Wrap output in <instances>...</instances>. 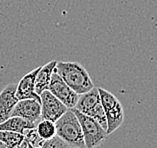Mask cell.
Here are the masks:
<instances>
[{
  "label": "cell",
  "instance_id": "1",
  "mask_svg": "<svg viewBox=\"0 0 157 148\" xmlns=\"http://www.w3.org/2000/svg\"><path fill=\"white\" fill-rule=\"evenodd\" d=\"M54 72L77 94H83L94 87L88 71L81 63L73 61H57Z\"/></svg>",
  "mask_w": 157,
  "mask_h": 148
},
{
  "label": "cell",
  "instance_id": "2",
  "mask_svg": "<svg viewBox=\"0 0 157 148\" xmlns=\"http://www.w3.org/2000/svg\"><path fill=\"white\" fill-rule=\"evenodd\" d=\"M56 135L68 145L75 148H85L81 125L73 110L68 108L64 114L55 121Z\"/></svg>",
  "mask_w": 157,
  "mask_h": 148
},
{
  "label": "cell",
  "instance_id": "3",
  "mask_svg": "<svg viewBox=\"0 0 157 148\" xmlns=\"http://www.w3.org/2000/svg\"><path fill=\"white\" fill-rule=\"evenodd\" d=\"M74 108L83 113V114L92 117L105 130H107L106 116L104 109L102 107L100 95H99L97 87L94 86L91 90L83 94H80Z\"/></svg>",
  "mask_w": 157,
  "mask_h": 148
},
{
  "label": "cell",
  "instance_id": "4",
  "mask_svg": "<svg viewBox=\"0 0 157 148\" xmlns=\"http://www.w3.org/2000/svg\"><path fill=\"white\" fill-rule=\"evenodd\" d=\"M81 125L85 148H96L107 139V132L92 117L83 114L77 109L71 108Z\"/></svg>",
  "mask_w": 157,
  "mask_h": 148
},
{
  "label": "cell",
  "instance_id": "5",
  "mask_svg": "<svg viewBox=\"0 0 157 148\" xmlns=\"http://www.w3.org/2000/svg\"><path fill=\"white\" fill-rule=\"evenodd\" d=\"M48 90L57 99H59L62 102L67 108L71 109L75 107L79 98V94L72 90L56 72H53Z\"/></svg>",
  "mask_w": 157,
  "mask_h": 148
},
{
  "label": "cell",
  "instance_id": "6",
  "mask_svg": "<svg viewBox=\"0 0 157 148\" xmlns=\"http://www.w3.org/2000/svg\"><path fill=\"white\" fill-rule=\"evenodd\" d=\"M41 118L55 121L62 116L68 109L62 102L53 95L49 90H44L40 93Z\"/></svg>",
  "mask_w": 157,
  "mask_h": 148
},
{
  "label": "cell",
  "instance_id": "7",
  "mask_svg": "<svg viewBox=\"0 0 157 148\" xmlns=\"http://www.w3.org/2000/svg\"><path fill=\"white\" fill-rule=\"evenodd\" d=\"M11 116L21 117L37 125L42 120L40 101L37 99L18 100L11 112Z\"/></svg>",
  "mask_w": 157,
  "mask_h": 148
},
{
  "label": "cell",
  "instance_id": "8",
  "mask_svg": "<svg viewBox=\"0 0 157 148\" xmlns=\"http://www.w3.org/2000/svg\"><path fill=\"white\" fill-rule=\"evenodd\" d=\"M40 69V66L28 72L20 79L16 87L15 95L18 100L21 99H37L40 101V96L35 92V78Z\"/></svg>",
  "mask_w": 157,
  "mask_h": 148
},
{
  "label": "cell",
  "instance_id": "9",
  "mask_svg": "<svg viewBox=\"0 0 157 148\" xmlns=\"http://www.w3.org/2000/svg\"><path fill=\"white\" fill-rule=\"evenodd\" d=\"M16 87V83H9L0 92V123L11 116V112L18 102V98L15 95Z\"/></svg>",
  "mask_w": 157,
  "mask_h": 148
},
{
  "label": "cell",
  "instance_id": "10",
  "mask_svg": "<svg viewBox=\"0 0 157 148\" xmlns=\"http://www.w3.org/2000/svg\"><path fill=\"white\" fill-rule=\"evenodd\" d=\"M57 60H52L45 65L40 66V69L35 78V92L38 95H40V93L43 92L44 90H48L49 83H50L51 76L54 72Z\"/></svg>",
  "mask_w": 157,
  "mask_h": 148
},
{
  "label": "cell",
  "instance_id": "11",
  "mask_svg": "<svg viewBox=\"0 0 157 148\" xmlns=\"http://www.w3.org/2000/svg\"><path fill=\"white\" fill-rule=\"evenodd\" d=\"M106 121H107V134L110 135L116 131L121 126L124 120V110L120 102H118L116 105L104 109Z\"/></svg>",
  "mask_w": 157,
  "mask_h": 148
},
{
  "label": "cell",
  "instance_id": "12",
  "mask_svg": "<svg viewBox=\"0 0 157 148\" xmlns=\"http://www.w3.org/2000/svg\"><path fill=\"white\" fill-rule=\"evenodd\" d=\"M34 127H36V125L33 122L18 116H11L8 119L0 123V130L18 132V133L21 134H23L24 130H26V129Z\"/></svg>",
  "mask_w": 157,
  "mask_h": 148
},
{
  "label": "cell",
  "instance_id": "13",
  "mask_svg": "<svg viewBox=\"0 0 157 148\" xmlns=\"http://www.w3.org/2000/svg\"><path fill=\"white\" fill-rule=\"evenodd\" d=\"M23 139L24 135L18 133V132L0 130V141L4 143L7 148H14L19 146Z\"/></svg>",
  "mask_w": 157,
  "mask_h": 148
},
{
  "label": "cell",
  "instance_id": "14",
  "mask_svg": "<svg viewBox=\"0 0 157 148\" xmlns=\"http://www.w3.org/2000/svg\"><path fill=\"white\" fill-rule=\"evenodd\" d=\"M36 130L38 135L44 140H49L56 135L55 123L53 121L42 119L39 123L36 125Z\"/></svg>",
  "mask_w": 157,
  "mask_h": 148
},
{
  "label": "cell",
  "instance_id": "15",
  "mask_svg": "<svg viewBox=\"0 0 157 148\" xmlns=\"http://www.w3.org/2000/svg\"><path fill=\"white\" fill-rule=\"evenodd\" d=\"M23 135H24L25 141L28 144V146H31L33 148H39L43 145V143L45 142V140L38 135L36 127L26 129L23 132Z\"/></svg>",
  "mask_w": 157,
  "mask_h": 148
},
{
  "label": "cell",
  "instance_id": "16",
  "mask_svg": "<svg viewBox=\"0 0 157 148\" xmlns=\"http://www.w3.org/2000/svg\"><path fill=\"white\" fill-rule=\"evenodd\" d=\"M26 148H33V147L27 146ZM39 148H75V147H72L70 145H68L66 142H64L62 139H60L58 136L55 135L54 137L51 138V139L45 140L43 145Z\"/></svg>",
  "mask_w": 157,
  "mask_h": 148
},
{
  "label": "cell",
  "instance_id": "17",
  "mask_svg": "<svg viewBox=\"0 0 157 148\" xmlns=\"http://www.w3.org/2000/svg\"><path fill=\"white\" fill-rule=\"evenodd\" d=\"M0 148H7V147L5 146L4 143H2L1 141H0Z\"/></svg>",
  "mask_w": 157,
  "mask_h": 148
},
{
  "label": "cell",
  "instance_id": "18",
  "mask_svg": "<svg viewBox=\"0 0 157 148\" xmlns=\"http://www.w3.org/2000/svg\"><path fill=\"white\" fill-rule=\"evenodd\" d=\"M0 1H1V0H0Z\"/></svg>",
  "mask_w": 157,
  "mask_h": 148
}]
</instances>
